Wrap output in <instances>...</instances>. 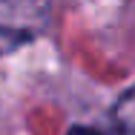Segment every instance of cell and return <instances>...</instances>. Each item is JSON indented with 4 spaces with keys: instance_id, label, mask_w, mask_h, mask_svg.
I'll return each mask as SVG.
<instances>
[{
    "instance_id": "obj_1",
    "label": "cell",
    "mask_w": 135,
    "mask_h": 135,
    "mask_svg": "<svg viewBox=\"0 0 135 135\" xmlns=\"http://www.w3.org/2000/svg\"><path fill=\"white\" fill-rule=\"evenodd\" d=\"M49 6L32 0H0V55L15 52L43 35L49 26Z\"/></svg>"
},
{
    "instance_id": "obj_2",
    "label": "cell",
    "mask_w": 135,
    "mask_h": 135,
    "mask_svg": "<svg viewBox=\"0 0 135 135\" xmlns=\"http://www.w3.org/2000/svg\"><path fill=\"white\" fill-rule=\"evenodd\" d=\"M112 118H115V127L121 129V135H135V86L118 98Z\"/></svg>"
},
{
    "instance_id": "obj_3",
    "label": "cell",
    "mask_w": 135,
    "mask_h": 135,
    "mask_svg": "<svg viewBox=\"0 0 135 135\" xmlns=\"http://www.w3.org/2000/svg\"><path fill=\"white\" fill-rule=\"evenodd\" d=\"M69 135H104V132H98V129H92V127H72Z\"/></svg>"
}]
</instances>
